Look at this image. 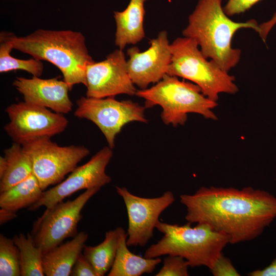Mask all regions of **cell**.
I'll return each instance as SVG.
<instances>
[{
    "instance_id": "obj_12",
    "label": "cell",
    "mask_w": 276,
    "mask_h": 276,
    "mask_svg": "<svg viewBox=\"0 0 276 276\" xmlns=\"http://www.w3.org/2000/svg\"><path fill=\"white\" fill-rule=\"evenodd\" d=\"M123 198L128 218V246H144L153 237L161 213L175 201L171 191L154 198H144L131 193L126 188L116 187Z\"/></svg>"
},
{
    "instance_id": "obj_28",
    "label": "cell",
    "mask_w": 276,
    "mask_h": 276,
    "mask_svg": "<svg viewBox=\"0 0 276 276\" xmlns=\"http://www.w3.org/2000/svg\"><path fill=\"white\" fill-rule=\"evenodd\" d=\"M71 276H97L91 263L82 253L77 259L71 272Z\"/></svg>"
},
{
    "instance_id": "obj_1",
    "label": "cell",
    "mask_w": 276,
    "mask_h": 276,
    "mask_svg": "<svg viewBox=\"0 0 276 276\" xmlns=\"http://www.w3.org/2000/svg\"><path fill=\"white\" fill-rule=\"evenodd\" d=\"M180 201L188 222L206 223L226 235L231 244L255 239L276 218V197L250 187H202L181 195Z\"/></svg>"
},
{
    "instance_id": "obj_25",
    "label": "cell",
    "mask_w": 276,
    "mask_h": 276,
    "mask_svg": "<svg viewBox=\"0 0 276 276\" xmlns=\"http://www.w3.org/2000/svg\"><path fill=\"white\" fill-rule=\"evenodd\" d=\"M189 264L181 257L168 255L164 260L163 266L156 276H188Z\"/></svg>"
},
{
    "instance_id": "obj_20",
    "label": "cell",
    "mask_w": 276,
    "mask_h": 276,
    "mask_svg": "<svg viewBox=\"0 0 276 276\" xmlns=\"http://www.w3.org/2000/svg\"><path fill=\"white\" fill-rule=\"evenodd\" d=\"M43 192L32 173L24 180L0 193V207L16 212L28 208L40 198Z\"/></svg>"
},
{
    "instance_id": "obj_21",
    "label": "cell",
    "mask_w": 276,
    "mask_h": 276,
    "mask_svg": "<svg viewBox=\"0 0 276 276\" xmlns=\"http://www.w3.org/2000/svg\"><path fill=\"white\" fill-rule=\"evenodd\" d=\"M118 246L116 229L105 233L104 240L94 246L85 245L83 255L91 263L97 276H103L110 270L116 257Z\"/></svg>"
},
{
    "instance_id": "obj_29",
    "label": "cell",
    "mask_w": 276,
    "mask_h": 276,
    "mask_svg": "<svg viewBox=\"0 0 276 276\" xmlns=\"http://www.w3.org/2000/svg\"><path fill=\"white\" fill-rule=\"evenodd\" d=\"M249 276H276V257L271 263L262 269H257L247 274Z\"/></svg>"
},
{
    "instance_id": "obj_15",
    "label": "cell",
    "mask_w": 276,
    "mask_h": 276,
    "mask_svg": "<svg viewBox=\"0 0 276 276\" xmlns=\"http://www.w3.org/2000/svg\"><path fill=\"white\" fill-rule=\"evenodd\" d=\"M13 86L21 94L24 101L48 108L55 112L66 114L73 109L68 91L70 88L63 80L58 78L42 79L16 77Z\"/></svg>"
},
{
    "instance_id": "obj_3",
    "label": "cell",
    "mask_w": 276,
    "mask_h": 276,
    "mask_svg": "<svg viewBox=\"0 0 276 276\" xmlns=\"http://www.w3.org/2000/svg\"><path fill=\"white\" fill-rule=\"evenodd\" d=\"M259 25L253 19L242 22L231 20L224 12L222 0H199L182 33L197 42L205 58L228 73L241 58V50L232 46L235 33L242 28L258 33Z\"/></svg>"
},
{
    "instance_id": "obj_2",
    "label": "cell",
    "mask_w": 276,
    "mask_h": 276,
    "mask_svg": "<svg viewBox=\"0 0 276 276\" xmlns=\"http://www.w3.org/2000/svg\"><path fill=\"white\" fill-rule=\"evenodd\" d=\"M8 36L13 49L57 67L71 90L76 84L86 86L87 67L94 61L80 32L39 29L25 36Z\"/></svg>"
},
{
    "instance_id": "obj_26",
    "label": "cell",
    "mask_w": 276,
    "mask_h": 276,
    "mask_svg": "<svg viewBox=\"0 0 276 276\" xmlns=\"http://www.w3.org/2000/svg\"><path fill=\"white\" fill-rule=\"evenodd\" d=\"M214 276H239L231 260L222 254L210 269Z\"/></svg>"
},
{
    "instance_id": "obj_27",
    "label": "cell",
    "mask_w": 276,
    "mask_h": 276,
    "mask_svg": "<svg viewBox=\"0 0 276 276\" xmlns=\"http://www.w3.org/2000/svg\"><path fill=\"white\" fill-rule=\"evenodd\" d=\"M261 0H228L223 7L228 16L244 13Z\"/></svg>"
},
{
    "instance_id": "obj_14",
    "label": "cell",
    "mask_w": 276,
    "mask_h": 276,
    "mask_svg": "<svg viewBox=\"0 0 276 276\" xmlns=\"http://www.w3.org/2000/svg\"><path fill=\"white\" fill-rule=\"evenodd\" d=\"M149 43L148 49L143 52H140L136 47L127 51L129 75L140 89H146L150 84L161 80L167 74L171 61L172 52L167 31H160Z\"/></svg>"
},
{
    "instance_id": "obj_10",
    "label": "cell",
    "mask_w": 276,
    "mask_h": 276,
    "mask_svg": "<svg viewBox=\"0 0 276 276\" xmlns=\"http://www.w3.org/2000/svg\"><path fill=\"white\" fill-rule=\"evenodd\" d=\"M9 121L4 130L14 143L22 144L41 137H51L63 132L68 121L63 114L25 101L5 109Z\"/></svg>"
},
{
    "instance_id": "obj_11",
    "label": "cell",
    "mask_w": 276,
    "mask_h": 276,
    "mask_svg": "<svg viewBox=\"0 0 276 276\" xmlns=\"http://www.w3.org/2000/svg\"><path fill=\"white\" fill-rule=\"evenodd\" d=\"M112 149L109 146L104 147L87 163L77 167L65 180L43 191L40 198L28 210L35 211L42 206L49 208L78 191L101 188L109 183L111 178L105 170L113 156Z\"/></svg>"
},
{
    "instance_id": "obj_23",
    "label": "cell",
    "mask_w": 276,
    "mask_h": 276,
    "mask_svg": "<svg viewBox=\"0 0 276 276\" xmlns=\"http://www.w3.org/2000/svg\"><path fill=\"white\" fill-rule=\"evenodd\" d=\"M13 49L10 42L7 31L0 33V73H5L12 71L23 70L33 76L40 77L43 72L44 65L41 60L34 58L21 59L11 55Z\"/></svg>"
},
{
    "instance_id": "obj_4",
    "label": "cell",
    "mask_w": 276,
    "mask_h": 276,
    "mask_svg": "<svg viewBox=\"0 0 276 276\" xmlns=\"http://www.w3.org/2000/svg\"><path fill=\"white\" fill-rule=\"evenodd\" d=\"M191 224L188 222L179 225L159 221L156 228L164 236L146 249L144 257L178 256L186 260L190 267L203 266L211 269L229 243V238L206 223H197L194 227Z\"/></svg>"
},
{
    "instance_id": "obj_24",
    "label": "cell",
    "mask_w": 276,
    "mask_h": 276,
    "mask_svg": "<svg viewBox=\"0 0 276 276\" xmlns=\"http://www.w3.org/2000/svg\"><path fill=\"white\" fill-rule=\"evenodd\" d=\"M0 275L20 276L19 250L13 239L0 234Z\"/></svg>"
},
{
    "instance_id": "obj_9",
    "label": "cell",
    "mask_w": 276,
    "mask_h": 276,
    "mask_svg": "<svg viewBox=\"0 0 276 276\" xmlns=\"http://www.w3.org/2000/svg\"><path fill=\"white\" fill-rule=\"evenodd\" d=\"M75 117L94 123L113 149L115 138L123 127L131 122L147 123L145 107L131 100L119 101L114 97L96 98L81 97L76 102Z\"/></svg>"
},
{
    "instance_id": "obj_18",
    "label": "cell",
    "mask_w": 276,
    "mask_h": 276,
    "mask_svg": "<svg viewBox=\"0 0 276 276\" xmlns=\"http://www.w3.org/2000/svg\"><path fill=\"white\" fill-rule=\"evenodd\" d=\"M118 246L113 264L108 276H140L151 273L162 262L159 257L146 258L131 252L127 244V234L122 227L116 228Z\"/></svg>"
},
{
    "instance_id": "obj_30",
    "label": "cell",
    "mask_w": 276,
    "mask_h": 276,
    "mask_svg": "<svg viewBox=\"0 0 276 276\" xmlns=\"http://www.w3.org/2000/svg\"><path fill=\"white\" fill-rule=\"evenodd\" d=\"M275 24L276 12L274 13L270 19L259 25V31L258 33L264 42H266V38L269 32Z\"/></svg>"
},
{
    "instance_id": "obj_8",
    "label": "cell",
    "mask_w": 276,
    "mask_h": 276,
    "mask_svg": "<svg viewBox=\"0 0 276 276\" xmlns=\"http://www.w3.org/2000/svg\"><path fill=\"white\" fill-rule=\"evenodd\" d=\"M101 188L85 191L72 200L61 201L46 208L33 224L31 235L35 244L44 254L77 234L81 211L89 199Z\"/></svg>"
},
{
    "instance_id": "obj_7",
    "label": "cell",
    "mask_w": 276,
    "mask_h": 276,
    "mask_svg": "<svg viewBox=\"0 0 276 276\" xmlns=\"http://www.w3.org/2000/svg\"><path fill=\"white\" fill-rule=\"evenodd\" d=\"M30 156L33 173L44 191L61 182L90 153L84 146H59L51 137H41L21 144Z\"/></svg>"
},
{
    "instance_id": "obj_6",
    "label": "cell",
    "mask_w": 276,
    "mask_h": 276,
    "mask_svg": "<svg viewBox=\"0 0 276 276\" xmlns=\"http://www.w3.org/2000/svg\"><path fill=\"white\" fill-rule=\"evenodd\" d=\"M193 39L178 37L170 43L171 61L167 74L190 80L198 85L202 94L217 102L219 94H234L238 87L233 76L204 57Z\"/></svg>"
},
{
    "instance_id": "obj_31",
    "label": "cell",
    "mask_w": 276,
    "mask_h": 276,
    "mask_svg": "<svg viewBox=\"0 0 276 276\" xmlns=\"http://www.w3.org/2000/svg\"><path fill=\"white\" fill-rule=\"evenodd\" d=\"M17 216L16 211H12L5 208H1L0 209V224L2 225Z\"/></svg>"
},
{
    "instance_id": "obj_16",
    "label": "cell",
    "mask_w": 276,
    "mask_h": 276,
    "mask_svg": "<svg viewBox=\"0 0 276 276\" xmlns=\"http://www.w3.org/2000/svg\"><path fill=\"white\" fill-rule=\"evenodd\" d=\"M147 1L130 0L123 11L114 12L116 25L114 42L119 49L123 50L127 44H135L145 37L144 4Z\"/></svg>"
},
{
    "instance_id": "obj_5",
    "label": "cell",
    "mask_w": 276,
    "mask_h": 276,
    "mask_svg": "<svg viewBox=\"0 0 276 276\" xmlns=\"http://www.w3.org/2000/svg\"><path fill=\"white\" fill-rule=\"evenodd\" d=\"M135 95L145 100L146 108L160 106L161 118L166 125H183L190 113L217 119L212 111L218 105L217 102L205 96L196 84L181 81L176 76L166 74L152 87L137 90Z\"/></svg>"
},
{
    "instance_id": "obj_13",
    "label": "cell",
    "mask_w": 276,
    "mask_h": 276,
    "mask_svg": "<svg viewBox=\"0 0 276 276\" xmlns=\"http://www.w3.org/2000/svg\"><path fill=\"white\" fill-rule=\"evenodd\" d=\"M86 76V97L103 98L136 94L137 89L129 75L125 54L120 49L104 60L89 64Z\"/></svg>"
},
{
    "instance_id": "obj_19",
    "label": "cell",
    "mask_w": 276,
    "mask_h": 276,
    "mask_svg": "<svg viewBox=\"0 0 276 276\" xmlns=\"http://www.w3.org/2000/svg\"><path fill=\"white\" fill-rule=\"evenodd\" d=\"M0 157V193L24 180L33 173L32 163L22 145L13 142Z\"/></svg>"
},
{
    "instance_id": "obj_17",
    "label": "cell",
    "mask_w": 276,
    "mask_h": 276,
    "mask_svg": "<svg viewBox=\"0 0 276 276\" xmlns=\"http://www.w3.org/2000/svg\"><path fill=\"white\" fill-rule=\"evenodd\" d=\"M88 234L80 232L72 239L43 254L42 267L47 276H69L79 256L82 253Z\"/></svg>"
},
{
    "instance_id": "obj_22",
    "label": "cell",
    "mask_w": 276,
    "mask_h": 276,
    "mask_svg": "<svg viewBox=\"0 0 276 276\" xmlns=\"http://www.w3.org/2000/svg\"><path fill=\"white\" fill-rule=\"evenodd\" d=\"M12 239L19 250L20 275H45L42 267L43 251L35 244L31 234L20 233Z\"/></svg>"
}]
</instances>
